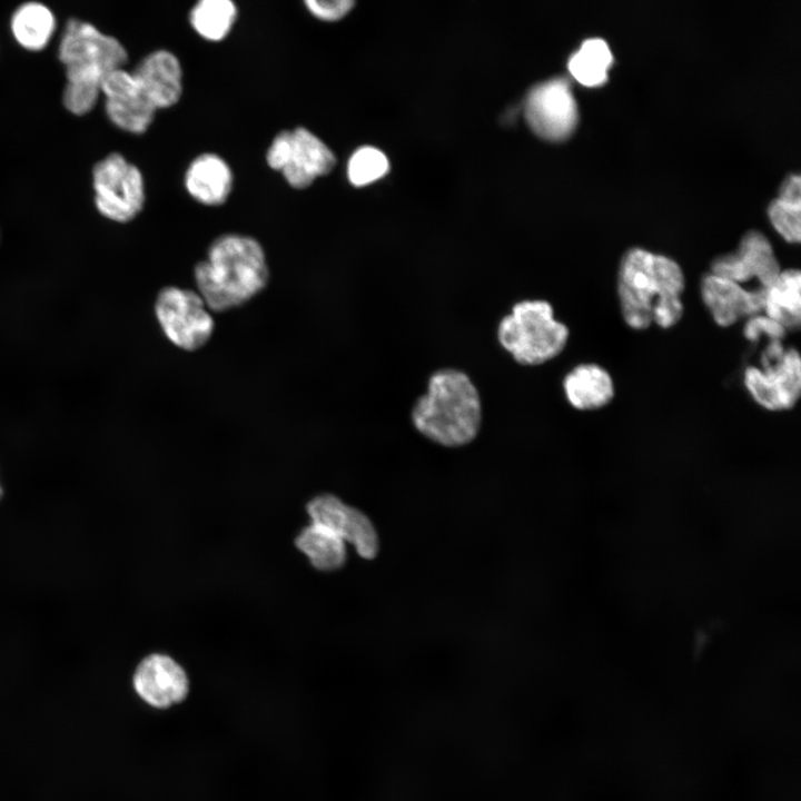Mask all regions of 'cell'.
Returning <instances> with one entry per match:
<instances>
[{
	"mask_svg": "<svg viewBox=\"0 0 801 801\" xmlns=\"http://www.w3.org/2000/svg\"><path fill=\"white\" fill-rule=\"evenodd\" d=\"M197 293L210 312L240 307L261 293L269 267L261 244L249 235L227 233L215 238L204 260L196 264Z\"/></svg>",
	"mask_w": 801,
	"mask_h": 801,
	"instance_id": "6da1fadb",
	"label": "cell"
},
{
	"mask_svg": "<svg viewBox=\"0 0 801 801\" xmlns=\"http://www.w3.org/2000/svg\"><path fill=\"white\" fill-rule=\"evenodd\" d=\"M411 418L418 433L438 445H467L481 429L478 389L465 372L438 369L429 376L426 393L413 405Z\"/></svg>",
	"mask_w": 801,
	"mask_h": 801,
	"instance_id": "7a4b0ae2",
	"label": "cell"
},
{
	"mask_svg": "<svg viewBox=\"0 0 801 801\" xmlns=\"http://www.w3.org/2000/svg\"><path fill=\"white\" fill-rule=\"evenodd\" d=\"M58 58L65 66L67 80L63 105L71 113L83 116L96 106L105 77L127 63L128 52L117 38L89 22L70 19L59 43Z\"/></svg>",
	"mask_w": 801,
	"mask_h": 801,
	"instance_id": "3957f363",
	"label": "cell"
},
{
	"mask_svg": "<svg viewBox=\"0 0 801 801\" xmlns=\"http://www.w3.org/2000/svg\"><path fill=\"white\" fill-rule=\"evenodd\" d=\"M685 277L672 258L643 248L629 249L617 273V297L629 327L643 330L652 325V310L660 301L681 297Z\"/></svg>",
	"mask_w": 801,
	"mask_h": 801,
	"instance_id": "277c9868",
	"label": "cell"
},
{
	"mask_svg": "<svg viewBox=\"0 0 801 801\" xmlns=\"http://www.w3.org/2000/svg\"><path fill=\"white\" fill-rule=\"evenodd\" d=\"M568 336V327L555 318L553 306L543 299L514 304L497 327L498 343L521 365H541L555 358Z\"/></svg>",
	"mask_w": 801,
	"mask_h": 801,
	"instance_id": "5b68a950",
	"label": "cell"
},
{
	"mask_svg": "<svg viewBox=\"0 0 801 801\" xmlns=\"http://www.w3.org/2000/svg\"><path fill=\"white\" fill-rule=\"evenodd\" d=\"M743 383L751 397L768 411L794 407L801 395V358L794 347L782 340L768 342L760 366H746Z\"/></svg>",
	"mask_w": 801,
	"mask_h": 801,
	"instance_id": "8992f818",
	"label": "cell"
},
{
	"mask_svg": "<svg viewBox=\"0 0 801 801\" xmlns=\"http://www.w3.org/2000/svg\"><path fill=\"white\" fill-rule=\"evenodd\" d=\"M266 162L280 172L291 188L305 189L334 169L336 157L318 136L305 127H296L274 137Z\"/></svg>",
	"mask_w": 801,
	"mask_h": 801,
	"instance_id": "52a82bcc",
	"label": "cell"
},
{
	"mask_svg": "<svg viewBox=\"0 0 801 801\" xmlns=\"http://www.w3.org/2000/svg\"><path fill=\"white\" fill-rule=\"evenodd\" d=\"M154 309L164 335L180 349L198 350L214 334L211 312L196 290L166 286L159 290Z\"/></svg>",
	"mask_w": 801,
	"mask_h": 801,
	"instance_id": "ba28073f",
	"label": "cell"
},
{
	"mask_svg": "<svg viewBox=\"0 0 801 801\" xmlns=\"http://www.w3.org/2000/svg\"><path fill=\"white\" fill-rule=\"evenodd\" d=\"M92 186L96 208L109 220L129 222L144 209V176L119 152L109 154L93 166Z\"/></svg>",
	"mask_w": 801,
	"mask_h": 801,
	"instance_id": "9c48e42d",
	"label": "cell"
},
{
	"mask_svg": "<svg viewBox=\"0 0 801 801\" xmlns=\"http://www.w3.org/2000/svg\"><path fill=\"white\" fill-rule=\"evenodd\" d=\"M525 116L530 127L546 140L567 138L577 123V105L570 83L554 78L534 87L525 102Z\"/></svg>",
	"mask_w": 801,
	"mask_h": 801,
	"instance_id": "30bf717a",
	"label": "cell"
},
{
	"mask_svg": "<svg viewBox=\"0 0 801 801\" xmlns=\"http://www.w3.org/2000/svg\"><path fill=\"white\" fill-rule=\"evenodd\" d=\"M100 95L105 98L109 120L119 129L141 135L152 123L157 109L146 97L131 71L121 68L107 75L101 83Z\"/></svg>",
	"mask_w": 801,
	"mask_h": 801,
	"instance_id": "8fae6325",
	"label": "cell"
},
{
	"mask_svg": "<svg viewBox=\"0 0 801 801\" xmlns=\"http://www.w3.org/2000/svg\"><path fill=\"white\" fill-rule=\"evenodd\" d=\"M312 523L320 524L367 560L376 557L379 538L372 521L359 510L348 506L332 494L315 497L307 504Z\"/></svg>",
	"mask_w": 801,
	"mask_h": 801,
	"instance_id": "7c38bea8",
	"label": "cell"
},
{
	"mask_svg": "<svg viewBox=\"0 0 801 801\" xmlns=\"http://www.w3.org/2000/svg\"><path fill=\"white\" fill-rule=\"evenodd\" d=\"M780 264L769 239L759 230H749L735 253L716 257L711 273L738 284L755 279L761 288L769 287L781 273Z\"/></svg>",
	"mask_w": 801,
	"mask_h": 801,
	"instance_id": "4fadbf2b",
	"label": "cell"
},
{
	"mask_svg": "<svg viewBox=\"0 0 801 801\" xmlns=\"http://www.w3.org/2000/svg\"><path fill=\"white\" fill-rule=\"evenodd\" d=\"M700 294L720 327L733 326L741 319L761 314L763 309V288L746 289L741 284L712 273L702 278Z\"/></svg>",
	"mask_w": 801,
	"mask_h": 801,
	"instance_id": "5bb4252c",
	"label": "cell"
},
{
	"mask_svg": "<svg viewBox=\"0 0 801 801\" xmlns=\"http://www.w3.org/2000/svg\"><path fill=\"white\" fill-rule=\"evenodd\" d=\"M134 688L151 706L164 709L182 701L188 693V679L182 668L164 654L145 657L134 674Z\"/></svg>",
	"mask_w": 801,
	"mask_h": 801,
	"instance_id": "9a60e30c",
	"label": "cell"
},
{
	"mask_svg": "<svg viewBox=\"0 0 801 801\" xmlns=\"http://www.w3.org/2000/svg\"><path fill=\"white\" fill-rule=\"evenodd\" d=\"M131 72L157 110L170 108L180 100L182 67L171 51L158 49L149 52Z\"/></svg>",
	"mask_w": 801,
	"mask_h": 801,
	"instance_id": "2e32d148",
	"label": "cell"
},
{
	"mask_svg": "<svg viewBox=\"0 0 801 801\" xmlns=\"http://www.w3.org/2000/svg\"><path fill=\"white\" fill-rule=\"evenodd\" d=\"M184 185L188 195L197 202L220 206L231 194L234 175L222 157L214 152H202L189 162Z\"/></svg>",
	"mask_w": 801,
	"mask_h": 801,
	"instance_id": "e0dca14e",
	"label": "cell"
},
{
	"mask_svg": "<svg viewBox=\"0 0 801 801\" xmlns=\"http://www.w3.org/2000/svg\"><path fill=\"white\" fill-rule=\"evenodd\" d=\"M570 405L578 411L599 409L612 402L615 386L610 373L594 363L578 364L562 382Z\"/></svg>",
	"mask_w": 801,
	"mask_h": 801,
	"instance_id": "ac0fdd59",
	"label": "cell"
},
{
	"mask_svg": "<svg viewBox=\"0 0 801 801\" xmlns=\"http://www.w3.org/2000/svg\"><path fill=\"white\" fill-rule=\"evenodd\" d=\"M762 313L787 332L801 323V274L797 268L782 269L777 279L763 288Z\"/></svg>",
	"mask_w": 801,
	"mask_h": 801,
	"instance_id": "d6986e66",
	"label": "cell"
},
{
	"mask_svg": "<svg viewBox=\"0 0 801 801\" xmlns=\"http://www.w3.org/2000/svg\"><path fill=\"white\" fill-rule=\"evenodd\" d=\"M10 28L13 38L21 47L30 51H39L50 41L56 29V18L43 3L29 1L16 9Z\"/></svg>",
	"mask_w": 801,
	"mask_h": 801,
	"instance_id": "ffe728a7",
	"label": "cell"
},
{
	"mask_svg": "<svg viewBox=\"0 0 801 801\" xmlns=\"http://www.w3.org/2000/svg\"><path fill=\"white\" fill-rule=\"evenodd\" d=\"M295 543L317 570L335 571L346 563L345 542L320 524L312 523L303 528Z\"/></svg>",
	"mask_w": 801,
	"mask_h": 801,
	"instance_id": "44dd1931",
	"label": "cell"
},
{
	"mask_svg": "<svg viewBox=\"0 0 801 801\" xmlns=\"http://www.w3.org/2000/svg\"><path fill=\"white\" fill-rule=\"evenodd\" d=\"M238 16L230 0H200L189 12L192 29L208 41H220L231 31Z\"/></svg>",
	"mask_w": 801,
	"mask_h": 801,
	"instance_id": "7402d4cb",
	"label": "cell"
},
{
	"mask_svg": "<svg viewBox=\"0 0 801 801\" xmlns=\"http://www.w3.org/2000/svg\"><path fill=\"white\" fill-rule=\"evenodd\" d=\"M612 60L607 43L603 39L591 38L571 56L567 67L580 83L593 87L606 81Z\"/></svg>",
	"mask_w": 801,
	"mask_h": 801,
	"instance_id": "603a6c76",
	"label": "cell"
},
{
	"mask_svg": "<svg viewBox=\"0 0 801 801\" xmlns=\"http://www.w3.org/2000/svg\"><path fill=\"white\" fill-rule=\"evenodd\" d=\"M388 160L377 148L364 146L353 152L347 165V177L355 187L369 185L388 171Z\"/></svg>",
	"mask_w": 801,
	"mask_h": 801,
	"instance_id": "cb8c5ba5",
	"label": "cell"
},
{
	"mask_svg": "<svg viewBox=\"0 0 801 801\" xmlns=\"http://www.w3.org/2000/svg\"><path fill=\"white\" fill-rule=\"evenodd\" d=\"M768 215L775 230L788 241H800L801 205L774 199L768 208Z\"/></svg>",
	"mask_w": 801,
	"mask_h": 801,
	"instance_id": "d4e9b609",
	"label": "cell"
},
{
	"mask_svg": "<svg viewBox=\"0 0 801 801\" xmlns=\"http://www.w3.org/2000/svg\"><path fill=\"white\" fill-rule=\"evenodd\" d=\"M787 333L784 327L763 313L746 318L743 326V335L751 343H759L761 338H767L768 342H783Z\"/></svg>",
	"mask_w": 801,
	"mask_h": 801,
	"instance_id": "484cf974",
	"label": "cell"
},
{
	"mask_svg": "<svg viewBox=\"0 0 801 801\" xmlns=\"http://www.w3.org/2000/svg\"><path fill=\"white\" fill-rule=\"evenodd\" d=\"M308 12L323 21H337L344 18L354 7L352 0H306Z\"/></svg>",
	"mask_w": 801,
	"mask_h": 801,
	"instance_id": "4316f807",
	"label": "cell"
},
{
	"mask_svg": "<svg viewBox=\"0 0 801 801\" xmlns=\"http://www.w3.org/2000/svg\"><path fill=\"white\" fill-rule=\"evenodd\" d=\"M800 180L799 175L792 174L787 177L781 185L778 199L793 205H801Z\"/></svg>",
	"mask_w": 801,
	"mask_h": 801,
	"instance_id": "83f0119b",
	"label": "cell"
},
{
	"mask_svg": "<svg viewBox=\"0 0 801 801\" xmlns=\"http://www.w3.org/2000/svg\"><path fill=\"white\" fill-rule=\"evenodd\" d=\"M1 493H2V491H1V487H0V496H1Z\"/></svg>",
	"mask_w": 801,
	"mask_h": 801,
	"instance_id": "f1b7e54d",
	"label": "cell"
}]
</instances>
